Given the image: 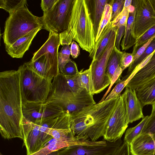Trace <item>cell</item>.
Masks as SVG:
<instances>
[{
	"mask_svg": "<svg viewBox=\"0 0 155 155\" xmlns=\"http://www.w3.org/2000/svg\"><path fill=\"white\" fill-rule=\"evenodd\" d=\"M128 7L124 6L122 12L112 21L114 27L126 26L129 14Z\"/></svg>",
	"mask_w": 155,
	"mask_h": 155,
	"instance_id": "35",
	"label": "cell"
},
{
	"mask_svg": "<svg viewBox=\"0 0 155 155\" xmlns=\"http://www.w3.org/2000/svg\"><path fill=\"white\" fill-rule=\"evenodd\" d=\"M134 10L129 12L125 34L120 45L122 50H126L134 46L137 41L134 35Z\"/></svg>",
	"mask_w": 155,
	"mask_h": 155,
	"instance_id": "24",
	"label": "cell"
},
{
	"mask_svg": "<svg viewBox=\"0 0 155 155\" xmlns=\"http://www.w3.org/2000/svg\"><path fill=\"white\" fill-rule=\"evenodd\" d=\"M70 115L68 111H65L49 129L48 134L57 139L77 138L70 128Z\"/></svg>",
	"mask_w": 155,
	"mask_h": 155,
	"instance_id": "17",
	"label": "cell"
},
{
	"mask_svg": "<svg viewBox=\"0 0 155 155\" xmlns=\"http://www.w3.org/2000/svg\"><path fill=\"white\" fill-rule=\"evenodd\" d=\"M42 28L41 27L34 29L9 47L5 48L7 53L13 58H22L25 52L29 49L37 33Z\"/></svg>",
	"mask_w": 155,
	"mask_h": 155,
	"instance_id": "20",
	"label": "cell"
},
{
	"mask_svg": "<svg viewBox=\"0 0 155 155\" xmlns=\"http://www.w3.org/2000/svg\"><path fill=\"white\" fill-rule=\"evenodd\" d=\"M19 68L21 73V87L23 104L45 103L50 93L52 80L38 75L25 63Z\"/></svg>",
	"mask_w": 155,
	"mask_h": 155,
	"instance_id": "6",
	"label": "cell"
},
{
	"mask_svg": "<svg viewBox=\"0 0 155 155\" xmlns=\"http://www.w3.org/2000/svg\"><path fill=\"white\" fill-rule=\"evenodd\" d=\"M123 141L120 138L114 142L104 140L73 145L59 150L57 155H113Z\"/></svg>",
	"mask_w": 155,
	"mask_h": 155,
	"instance_id": "9",
	"label": "cell"
},
{
	"mask_svg": "<svg viewBox=\"0 0 155 155\" xmlns=\"http://www.w3.org/2000/svg\"><path fill=\"white\" fill-rule=\"evenodd\" d=\"M65 110L57 105L51 104L25 103L23 104V118L32 122L62 114Z\"/></svg>",
	"mask_w": 155,
	"mask_h": 155,
	"instance_id": "12",
	"label": "cell"
},
{
	"mask_svg": "<svg viewBox=\"0 0 155 155\" xmlns=\"http://www.w3.org/2000/svg\"><path fill=\"white\" fill-rule=\"evenodd\" d=\"M155 50V36L142 55L131 64L129 67L127 74L123 79L127 78L134 69Z\"/></svg>",
	"mask_w": 155,
	"mask_h": 155,
	"instance_id": "27",
	"label": "cell"
},
{
	"mask_svg": "<svg viewBox=\"0 0 155 155\" xmlns=\"http://www.w3.org/2000/svg\"><path fill=\"white\" fill-rule=\"evenodd\" d=\"M61 45H70L76 41L82 50L90 53L95 45L93 25L85 0H74L67 29L59 34Z\"/></svg>",
	"mask_w": 155,
	"mask_h": 155,
	"instance_id": "3",
	"label": "cell"
},
{
	"mask_svg": "<svg viewBox=\"0 0 155 155\" xmlns=\"http://www.w3.org/2000/svg\"><path fill=\"white\" fill-rule=\"evenodd\" d=\"M129 146L132 155H155V140L150 134H141Z\"/></svg>",
	"mask_w": 155,
	"mask_h": 155,
	"instance_id": "16",
	"label": "cell"
},
{
	"mask_svg": "<svg viewBox=\"0 0 155 155\" xmlns=\"http://www.w3.org/2000/svg\"><path fill=\"white\" fill-rule=\"evenodd\" d=\"M155 36V25L140 37L134 46L132 54L134 56L138 49L149 40Z\"/></svg>",
	"mask_w": 155,
	"mask_h": 155,
	"instance_id": "34",
	"label": "cell"
},
{
	"mask_svg": "<svg viewBox=\"0 0 155 155\" xmlns=\"http://www.w3.org/2000/svg\"><path fill=\"white\" fill-rule=\"evenodd\" d=\"M126 26H121L118 28L116 35L115 45L117 49L120 51V42L123 36L124 35Z\"/></svg>",
	"mask_w": 155,
	"mask_h": 155,
	"instance_id": "43",
	"label": "cell"
},
{
	"mask_svg": "<svg viewBox=\"0 0 155 155\" xmlns=\"http://www.w3.org/2000/svg\"><path fill=\"white\" fill-rule=\"evenodd\" d=\"M134 75L133 73H131L127 78L119 81L104 100H109L119 96L121 95L120 93L126 87Z\"/></svg>",
	"mask_w": 155,
	"mask_h": 155,
	"instance_id": "32",
	"label": "cell"
},
{
	"mask_svg": "<svg viewBox=\"0 0 155 155\" xmlns=\"http://www.w3.org/2000/svg\"><path fill=\"white\" fill-rule=\"evenodd\" d=\"M155 77V50L148 62L134 75L126 87L135 89Z\"/></svg>",
	"mask_w": 155,
	"mask_h": 155,
	"instance_id": "18",
	"label": "cell"
},
{
	"mask_svg": "<svg viewBox=\"0 0 155 155\" xmlns=\"http://www.w3.org/2000/svg\"><path fill=\"white\" fill-rule=\"evenodd\" d=\"M70 47L69 45L63 46L61 51L58 53V66L60 72L63 69L65 65L71 60L70 59Z\"/></svg>",
	"mask_w": 155,
	"mask_h": 155,
	"instance_id": "33",
	"label": "cell"
},
{
	"mask_svg": "<svg viewBox=\"0 0 155 155\" xmlns=\"http://www.w3.org/2000/svg\"><path fill=\"white\" fill-rule=\"evenodd\" d=\"M155 36L153 37L143 44L137 50L134 56L133 61L140 57L145 51Z\"/></svg>",
	"mask_w": 155,
	"mask_h": 155,
	"instance_id": "44",
	"label": "cell"
},
{
	"mask_svg": "<svg viewBox=\"0 0 155 155\" xmlns=\"http://www.w3.org/2000/svg\"><path fill=\"white\" fill-rule=\"evenodd\" d=\"M92 143L91 141H84L77 138L57 139L52 138L46 143L43 148L30 155H46L69 146L91 144Z\"/></svg>",
	"mask_w": 155,
	"mask_h": 155,
	"instance_id": "19",
	"label": "cell"
},
{
	"mask_svg": "<svg viewBox=\"0 0 155 155\" xmlns=\"http://www.w3.org/2000/svg\"><path fill=\"white\" fill-rule=\"evenodd\" d=\"M60 73L65 76H73L79 73L77 65L71 60L67 62Z\"/></svg>",
	"mask_w": 155,
	"mask_h": 155,
	"instance_id": "37",
	"label": "cell"
},
{
	"mask_svg": "<svg viewBox=\"0 0 155 155\" xmlns=\"http://www.w3.org/2000/svg\"><path fill=\"white\" fill-rule=\"evenodd\" d=\"M121 51L114 46L108 60L106 69V74L111 79L116 69L120 66Z\"/></svg>",
	"mask_w": 155,
	"mask_h": 155,
	"instance_id": "25",
	"label": "cell"
},
{
	"mask_svg": "<svg viewBox=\"0 0 155 155\" xmlns=\"http://www.w3.org/2000/svg\"><path fill=\"white\" fill-rule=\"evenodd\" d=\"M120 57V66L124 71L133 62L134 56L132 53L121 51Z\"/></svg>",
	"mask_w": 155,
	"mask_h": 155,
	"instance_id": "39",
	"label": "cell"
},
{
	"mask_svg": "<svg viewBox=\"0 0 155 155\" xmlns=\"http://www.w3.org/2000/svg\"><path fill=\"white\" fill-rule=\"evenodd\" d=\"M26 0H0V8L9 14L19 8L27 5Z\"/></svg>",
	"mask_w": 155,
	"mask_h": 155,
	"instance_id": "28",
	"label": "cell"
},
{
	"mask_svg": "<svg viewBox=\"0 0 155 155\" xmlns=\"http://www.w3.org/2000/svg\"><path fill=\"white\" fill-rule=\"evenodd\" d=\"M116 32L110 41L104 51L97 60H92L90 66L94 94L99 93L108 86L110 79L106 73L107 64L115 45Z\"/></svg>",
	"mask_w": 155,
	"mask_h": 155,
	"instance_id": "8",
	"label": "cell"
},
{
	"mask_svg": "<svg viewBox=\"0 0 155 155\" xmlns=\"http://www.w3.org/2000/svg\"><path fill=\"white\" fill-rule=\"evenodd\" d=\"M61 44L59 35L49 32L48 38L43 45L33 54V61L45 54L48 61L57 71L60 72L58 62V50Z\"/></svg>",
	"mask_w": 155,
	"mask_h": 155,
	"instance_id": "14",
	"label": "cell"
},
{
	"mask_svg": "<svg viewBox=\"0 0 155 155\" xmlns=\"http://www.w3.org/2000/svg\"><path fill=\"white\" fill-rule=\"evenodd\" d=\"M67 84L75 94H80L84 89L82 87L79 73L73 76H65Z\"/></svg>",
	"mask_w": 155,
	"mask_h": 155,
	"instance_id": "31",
	"label": "cell"
},
{
	"mask_svg": "<svg viewBox=\"0 0 155 155\" xmlns=\"http://www.w3.org/2000/svg\"><path fill=\"white\" fill-rule=\"evenodd\" d=\"M110 0H85L90 17L92 23L95 38L106 5Z\"/></svg>",
	"mask_w": 155,
	"mask_h": 155,
	"instance_id": "22",
	"label": "cell"
},
{
	"mask_svg": "<svg viewBox=\"0 0 155 155\" xmlns=\"http://www.w3.org/2000/svg\"><path fill=\"white\" fill-rule=\"evenodd\" d=\"M41 120L34 122L23 118L21 124V134L24 138L27 155H30L43 148L40 138Z\"/></svg>",
	"mask_w": 155,
	"mask_h": 155,
	"instance_id": "13",
	"label": "cell"
},
{
	"mask_svg": "<svg viewBox=\"0 0 155 155\" xmlns=\"http://www.w3.org/2000/svg\"><path fill=\"white\" fill-rule=\"evenodd\" d=\"M123 71L120 66H119L116 69L111 79L110 83L108 90L105 93L102 99L99 102H100L104 101L105 97L110 91L111 87L114 83L117 80Z\"/></svg>",
	"mask_w": 155,
	"mask_h": 155,
	"instance_id": "40",
	"label": "cell"
},
{
	"mask_svg": "<svg viewBox=\"0 0 155 155\" xmlns=\"http://www.w3.org/2000/svg\"><path fill=\"white\" fill-rule=\"evenodd\" d=\"M147 133L151 134L155 140V114L149 116L141 134Z\"/></svg>",
	"mask_w": 155,
	"mask_h": 155,
	"instance_id": "38",
	"label": "cell"
},
{
	"mask_svg": "<svg viewBox=\"0 0 155 155\" xmlns=\"http://www.w3.org/2000/svg\"><path fill=\"white\" fill-rule=\"evenodd\" d=\"M58 0H42L41 6L43 12H46L51 9Z\"/></svg>",
	"mask_w": 155,
	"mask_h": 155,
	"instance_id": "42",
	"label": "cell"
},
{
	"mask_svg": "<svg viewBox=\"0 0 155 155\" xmlns=\"http://www.w3.org/2000/svg\"><path fill=\"white\" fill-rule=\"evenodd\" d=\"M112 12L111 6L108 3L105 6L100 23L97 33L95 38V42L98 39L105 27L110 21Z\"/></svg>",
	"mask_w": 155,
	"mask_h": 155,
	"instance_id": "29",
	"label": "cell"
},
{
	"mask_svg": "<svg viewBox=\"0 0 155 155\" xmlns=\"http://www.w3.org/2000/svg\"><path fill=\"white\" fill-rule=\"evenodd\" d=\"M132 5L135 9L134 35L137 41L140 37L155 25V13L149 0H132Z\"/></svg>",
	"mask_w": 155,
	"mask_h": 155,
	"instance_id": "11",
	"label": "cell"
},
{
	"mask_svg": "<svg viewBox=\"0 0 155 155\" xmlns=\"http://www.w3.org/2000/svg\"><path fill=\"white\" fill-rule=\"evenodd\" d=\"M119 97L85 107L70 114V128L74 136L80 140L93 142L103 137Z\"/></svg>",
	"mask_w": 155,
	"mask_h": 155,
	"instance_id": "2",
	"label": "cell"
},
{
	"mask_svg": "<svg viewBox=\"0 0 155 155\" xmlns=\"http://www.w3.org/2000/svg\"><path fill=\"white\" fill-rule=\"evenodd\" d=\"M20 68L0 73V132L5 139L19 138L23 140L21 124L23 99Z\"/></svg>",
	"mask_w": 155,
	"mask_h": 155,
	"instance_id": "1",
	"label": "cell"
},
{
	"mask_svg": "<svg viewBox=\"0 0 155 155\" xmlns=\"http://www.w3.org/2000/svg\"><path fill=\"white\" fill-rule=\"evenodd\" d=\"M71 55L73 58H77L80 53L79 47L74 41H72L70 47Z\"/></svg>",
	"mask_w": 155,
	"mask_h": 155,
	"instance_id": "45",
	"label": "cell"
},
{
	"mask_svg": "<svg viewBox=\"0 0 155 155\" xmlns=\"http://www.w3.org/2000/svg\"><path fill=\"white\" fill-rule=\"evenodd\" d=\"M118 29V27L113 26L112 21H110L107 24L95 42L94 49L89 54V57L92 60L97 59L102 54Z\"/></svg>",
	"mask_w": 155,
	"mask_h": 155,
	"instance_id": "21",
	"label": "cell"
},
{
	"mask_svg": "<svg viewBox=\"0 0 155 155\" xmlns=\"http://www.w3.org/2000/svg\"><path fill=\"white\" fill-rule=\"evenodd\" d=\"M0 155H4L3 154H2L1 153H0Z\"/></svg>",
	"mask_w": 155,
	"mask_h": 155,
	"instance_id": "49",
	"label": "cell"
},
{
	"mask_svg": "<svg viewBox=\"0 0 155 155\" xmlns=\"http://www.w3.org/2000/svg\"><path fill=\"white\" fill-rule=\"evenodd\" d=\"M152 8L155 13V0H149Z\"/></svg>",
	"mask_w": 155,
	"mask_h": 155,
	"instance_id": "46",
	"label": "cell"
},
{
	"mask_svg": "<svg viewBox=\"0 0 155 155\" xmlns=\"http://www.w3.org/2000/svg\"><path fill=\"white\" fill-rule=\"evenodd\" d=\"M155 114V103L152 105V110L151 115Z\"/></svg>",
	"mask_w": 155,
	"mask_h": 155,
	"instance_id": "47",
	"label": "cell"
},
{
	"mask_svg": "<svg viewBox=\"0 0 155 155\" xmlns=\"http://www.w3.org/2000/svg\"><path fill=\"white\" fill-rule=\"evenodd\" d=\"M79 71L80 78L82 87L90 94L94 95V89L91 77L90 69H89Z\"/></svg>",
	"mask_w": 155,
	"mask_h": 155,
	"instance_id": "30",
	"label": "cell"
},
{
	"mask_svg": "<svg viewBox=\"0 0 155 155\" xmlns=\"http://www.w3.org/2000/svg\"><path fill=\"white\" fill-rule=\"evenodd\" d=\"M45 103L57 105L70 114L96 104L93 95L84 89L80 94H74L68 87L64 75L61 73L53 79Z\"/></svg>",
	"mask_w": 155,
	"mask_h": 155,
	"instance_id": "4",
	"label": "cell"
},
{
	"mask_svg": "<svg viewBox=\"0 0 155 155\" xmlns=\"http://www.w3.org/2000/svg\"><path fill=\"white\" fill-rule=\"evenodd\" d=\"M74 0H58L50 10L40 17L42 28L58 34L68 26Z\"/></svg>",
	"mask_w": 155,
	"mask_h": 155,
	"instance_id": "7",
	"label": "cell"
},
{
	"mask_svg": "<svg viewBox=\"0 0 155 155\" xmlns=\"http://www.w3.org/2000/svg\"><path fill=\"white\" fill-rule=\"evenodd\" d=\"M130 146L124 141L113 155H131Z\"/></svg>",
	"mask_w": 155,
	"mask_h": 155,
	"instance_id": "41",
	"label": "cell"
},
{
	"mask_svg": "<svg viewBox=\"0 0 155 155\" xmlns=\"http://www.w3.org/2000/svg\"><path fill=\"white\" fill-rule=\"evenodd\" d=\"M58 151H54V152H53L50 154H49L47 155H57L58 152Z\"/></svg>",
	"mask_w": 155,
	"mask_h": 155,
	"instance_id": "48",
	"label": "cell"
},
{
	"mask_svg": "<svg viewBox=\"0 0 155 155\" xmlns=\"http://www.w3.org/2000/svg\"><path fill=\"white\" fill-rule=\"evenodd\" d=\"M125 0H110L108 4L112 7V16L110 21H113L122 12Z\"/></svg>",
	"mask_w": 155,
	"mask_h": 155,
	"instance_id": "36",
	"label": "cell"
},
{
	"mask_svg": "<svg viewBox=\"0 0 155 155\" xmlns=\"http://www.w3.org/2000/svg\"><path fill=\"white\" fill-rule=\"evenodd\" d=\"M137 96L143 107L155 103V77L135 89Z\"/></svg>",
	"mask_w": 155,
	"mask_h": 155,
	"instance_id": "23",
	"label": "cell"
},
{
	"mask_svg": "<svg viewBox=\"0 0 155 155\" xmlns=\"http://www.w3.org/2000/svg\"><path fill=\"white\" fill-rule=\"evenodd\" d=\"M129 124L123 96L122 94L119 97L114 111L107 123L103 136L104 140L114 142L121 138Z\"/></svg>",
	"mask_w": 155,
	"mask_h": 155,
	"instance_id": "10",
	"label": "cell"
},
{
	"mask_svg": "<svg viewBox=\"0 0 155 155\" xmlns=\"http://www.w3.org/2000/svg\"><path fill=\"white\" fill-rule=\"evenodd\" d=\"M149 117V116H144L137 125L134 127L128 128L125 133L124 141L130 145L134 139L141 134Z\"/></svg>",
	"mask_w": 155,
	"mask_h": 155,
	"instance_id": "26",
	"label": "cell"
},
{
	"mask_svg": "<svg viewBox=\"0 0 155 155\" xmlns=\"http://www.w3.org/2000/svg\"><path fill=\"white\" fill-rule=\"evenodd\" d=\"M122 94L124 102L127 121L129 123L143 118V106L138 99L135 89L125 87Z\"/></svg>",
	"mask_w": 155,
	"mask_h": 155,
	"instance_id": "15",
	"label": "cell"
},
{
	"mask_svg": "<svg viewBox=\"0 0 155 155\" xmlns=\"http://www.w3.org/2000/svg\"><path fill=\"white\" fill-rule=\"evenodd\" d=\"M43 28L40 17L33 15L27 5L17 10L7 18L3 33L5 48L11 45L18 39L30 31Z\"/></svg>",
	"mask_w": 155,
	"mask_h": 155,
	"instance_id": "5",
	"label": "cell"
}]
</instances>
